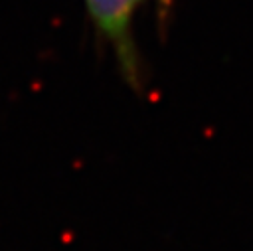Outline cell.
<instances>
[{"label":"cell","mask_w":253,"mask_h":251,"mask_svg":"<svg viewBox=\"0 0 253 251\" xmlns=\"http://www.w3.org/2000/svg\"><path fill=\"white\" fill-rule=\"evenodd\" d=\"M144 0H85L89 20L109 49L123 79L134 89H142V59L134 38V18Z\"/></svg>","instance_id":"6da1fadb"},{"label":"cell","mask_w":253,"mask_h":251,"mask_svg":"<svg viewBox=\"0 0 253 251\" xmlns=\"http://www.w3.org/2000/svg\"><path fill=\"white\" fill-rule=\"evenodd\" d=\"M172 10H174V0H156V18H158V26L162 32L168 30Z\"/></svg>","instance_id":"7a4b0ae2"}]
</instances>
